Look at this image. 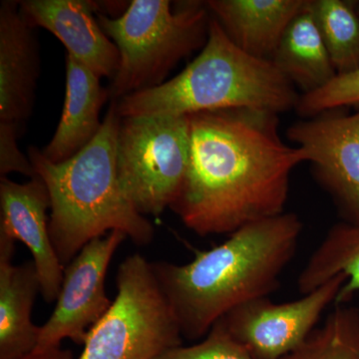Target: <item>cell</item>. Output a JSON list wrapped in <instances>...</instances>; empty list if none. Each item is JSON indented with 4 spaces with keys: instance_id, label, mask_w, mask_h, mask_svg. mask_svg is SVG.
Here are the masks:
<instances>
[{
    "instance_id": "6da1fadb",
    "label": "cell",
    "mask_w": 359,
    "mask_h": 359,
    "mask_svg": "<svg viewBox=\"0 0 359 359\" xmlns=\"http://www.w3.org/2000/svg\"><path fill=\"white\" fill-rule=\"evenodd\" d=\"M187 119L188 172L170 210L189 230L200 237L231 235L285 212L290 174L308 154L283 141L278 114L233 108Z\"/></svg>"
},
{
    "instance_id": "7a4b0ae2",
    "label": "cell",
    "mask_w": 359,
    "mask_h": 359,
    "mask_svg": "<svg viewBox=\"0 0 359 359\" xmlns=\"http://www.w3.org/2000/svg\"><path fill=\"white\" fill-rule=\"evenodd\" d=\"M302 231L294 212L250 223L186 264L152 263L187 339L198 340L231 309L269 297L294 259Z\"/></svg>"
},
{
    "instance_id": "3957f363",
    "label": "cell",
    "mask_w": 359,
    "mask_h": 359,
    "mask_svg": "<svg viewBox=\"0 0 359 359\" xmlns=\"http://www.w3.org/2000/svg\"><path fill=\"white\" fill-rule=\"evenodd\" d=\"M121 120L117 101H111L95 138L62 163L47 160L39 147L28 148L35 173L50 196L49 233L65 268L85 245L110 231H122L141 247L155 237L154 226L129 202L118 178L116 148Z\"/></svg>"
},
{
    "instance_id": "277c9868",
    "label": "cell",
    "mask_w": 359,
    "mask_h": 359,
    "mask_svg": "<svg viewBox=\"0 0 359 359\" xmlns=\"http://www.w3.org/2000/svg\"><path fill=\"white\" fill-rule=\"evenodd\" d=\"M299 96L273 61L241 50L212 15L209 39L199 55L159 86L123 97L117 110L121 118L184 117L233 108L278 115L295 109Z\"/></svg>"
},
{
    "instance_id": "5b68a950",
    "label": "cell",
    "mask_w": 359,
    "mask_h": 359,
    "mask_svg": "<svg viewBox=\"0 0 359 359\" xmlns=\"http://www.w3.org/2000/svg\"><path fill=\"white\" fill-rule=\"evenodd\" d=\"M97 20L120 52L111 80L110 101L154 88L209 39L212 13L205 1L133 0L119 18L96 13Z\"/></svg>"
},
{
    "instance_id": "8992f818",
    "label": "cell",
    "mask_w": 359,
    "mask_h": 359,
    "mask_svg": "<svg viewBox=\"0 0 359 359\" xmlns=\"http://www.w3.org/2000/svg\"><path fill=\"white\" fill-rule=\"evenodd\" d=\"M117 295L90 330L79 359H156L183 344V335L152 263L134 254L120 264Z\"/></svg>"
},
{
    "instance_id": "52a82bcc",
    "label": "cell",
    "mask_w": 359,
    "mask_h": 359,
    "mask_svg": "<svg viewBox=\"0 0 359 359\" xmlns=\"http://www.w3.org/2000/svg\"><path fill=\"white\" fill-rule=\"evenodd\" d=\"M190 158L187 116L122 118L117 137L118 178L142 216L158 217L178 199Z\"/></svg>"
},
{
    "instance_id": "ba28073f",
    "label": "cell",
    "mask_w": 359,
    "mask_h": 359,
    "mask_svg": "<svg viewBox=\"0 0 359 359\" xmlns=\"http://www.w3.org/2000/svg\"><path fill=\"white\" fill-rule=\"evenodd\" d=\"M346 282V276L340 273L301 299L285 304H273L269 297L254 299L218 321L252 358L283 359L308 339Z\"/></svg>"
},
{
    "instance_id": "9c48e42d",
    "label": "cell",
    "mask_w": 359,
    "mask_h": 359,
    "mask_svg": "<svg viewBox=\"0 0 359 359\" xmlns=\"http://www.w3.org/2000/svg\"><path fill=\"white\" fill-rule=\"evenodd\" d=\"M126 238L122 231H110L85 245L65 266L55 309L40 327L34 351L57 348L66 339L78 346L85 344L91 328L112 306L105 290L106 273L116 250Z\"/></svg>"
},
{
    "instance_id": "30bf717a",
    "label": "cell",
    "mask_w": 359,
    "mask_h": 359,
    "mask_svg": "<svg viewBox=\"0 0 359 359\" xmlns=\"http://www.w3.org/2000/svg\"><path fill=\"white\" fill-rule=\"evenodd\" d=\"M287 135L306 151L314 179L342 222L359 224V110L325 111L290 125Z\"/></svg>"
},
{
    "instance_id": "8fae6325",
    "label": "cell",
    "mask_w": 359,
    "mask_h": 359,
    "mask_svg": "<svg viewBox=\"0 0 359 359\" xmlns=\"http://www.w3.org/2000/svg\"><path fill=\"white\" fill-rule=\"evenodd\" d=\"M48 210L50 196L39 177L23 184L0 178V235L20 241L29 249L42 297L51 304L57 301L65 268L52 245Z\"/></svg>"
},
{
    "instance_id": "7c38bea8",
    "label": "cell",
    "mask_w": 359,
    "mask_h": 359,
    "mask_svg": "<svg viewBox=\"0 0 359 359\" xmlns=\"http://www.w3.org/2000/svg\"><path fill=\"white\" fill-rule=\"evenodd\" d=\"M97 11V1L91 0L20 1V13L28 25L44 28L97 76L112 80L121 58L118 47L99 25Z\"/></svg>"
},
{
    "instance_id": "4fadbf2b",
    "label": "cell",
    "mask_w": 359,
    "mask_h": 359,
    "mask_svg": "<svg viewBox=\"0 0 359 359\" xmlns=\"http://www.w3.org/2000/svg\"><path fill=\"white\" fill-rule=\"evenodd\" d=\"M40 74L34 28L20 13V1L0 4V122L21 132L32 116Z\"/></svg>"
},
{
    "instance_id": "5bb4252c",
    "label": "cell",
    "mask_w": 359,
    "mask_h": 359,
    "mask_svg": "<svg viewBox=\"0 0 359 359\" xmlns=\"http://www.w3.org/2000/svg\"><path fill=\"white\" fill-rule=\"evenodd\" d=\"M15 241L0 235V359H20L39 344L40 327L32 323L37 294H41L33 261L14 264Z\"/></svg>"
},
{
    "instance_id": "9a60e30c",
    "label": "cell",
    "mask_w": 359,
    "mask_h": 359,
    "mask_svg": "<svg viewBox=\"0 0 359 359\" xmlns=\"http://www.w3.org/2000/svg\"><path fill=\"white\" fill-rule=\"evenodd\" d=\"M100 79L66 53L65 105L55 133L41 150L47 160L56 164L70 159L100 131L101 109L110 100L108 88H104Z\"/></svg>"
},
{
    "instance_id": "2e32d148",
    "label": "cell",
    "mask_w": 359,
    "mask_h": 359,
    "mask_svg": "<svg viewBox=\"0 0 359 359\" xmlns=\"http://www.w3.org/2000/svg\"><path fill=\"white\" fill-rule=\"evenodd\" d=\"M207 6L236 46L271 60L285 30L308 0H209Z\"/></svg>"
},
{
    "instance_id": "e0dca14e",
    "label": "cell",
    "mask_w": 359,
    "mask_h": 359,
    "mask_svg": "<svg viewBox=\"0 0 359 359\" xmlns=\"http://www.w3.org/2000/svg\"><path fill=\"white\" fill-rule=\"evenodd\" d=\"M271 61L294 86L302 90V94L318 91L337 76L309 9V0L285 30Z\"/></svg>"
},
{
    "instance_id": "ac0fdd59",
    "label": "cell",
    "mask_w": 359,
    "mask_h": 359,
    "mask_svg": "<svg viewBox=\"0 0 359 359\" xmlns=\"http://www.w3.org/2000/svg\"><path fill=\"white\" fill-rule=\"evenodd\" d=\"M344 273L347 282L335 306L347 304L359 292V224L340 222L328 231L297 278V289L308 294L323 283Z\"/></svg>"
},
{
    "instance_id": "d6986e66",
    "label": "cell",
    "mask_w": 359,
    "mask_h": 359,
    "mask_svg": "<svg viewBox=\"0 0 359 359\" xmlns=\"http://www.w3.org/2000/svg\"><path fill=\"white\" fill-rule=\"evenodd\" d=\"M309 9L337 75L359 70V15L355 1L309 0Z\"/></svg>"
},
{
    "instance_id": "ffe728a7",
    "label": "cell",
    "mask_w": 359,
    "mask_h": 359,
    "mask_svg": "<svg viewBox=\"0 0 359 359\" xmlns=\"http://www.w3.org/2000/svg\"><path fill=\"white\" fill-rule=\"evenodd\" d=\"M283 359H359V309L335 306L323 325Z\"/></svg>"
},
{
    "instance_id": "44dd1931",
    "label": "cell",
    "mask_w": 359,
    "mask_h": 359,
    "mask_svg": "<svg viewBox=\"0 0 359 359\" xmlns=\"http://www.w3.org/2000/svg\"><path fill=\"white\" fill-rule=\"evenodd\" d=\"M347 106L359 107V70L337 75L318 91L302 94L295 110L302 119H309L325 111L344 109Z\"/></svg>"
},
{
    "instance_id": "7402d4cb",
    "label": "cell",
    "mask_w": 359,
    "mask_h": 359,
    "mask_svg": "<svg viewBox=\"0 0 359 359\" xmlns=\"http://www.w3.org/2000/svg\"><path fill=\"white\" fill-rule=\"evenodd\" d=\"M156 359H254L244 346L217 321L209 334L198 344L178 346Z\"/></svg>"
},
{
    "instance_id": "603a6c76",
    "label": "cell",
    "mask_w": 359,
    "mask_h": 359,
    "mask_svg": "<svg viewBox=\"0 0 359 359\" xmlns=\"http://www.w3.org/2000/svg\"><path fill=\"white\" fill-rule=\"evenodd\" d=\"M20 129L8 123L0 122V178L11 173H20L29 179L36 178L28 156L18 149Z\"/></svg>"
},
{
    "instance_id": "cb8c5ba5",
    "label": "cell",
    "mask_w": 359,
    "mask_h": 359,
    "mask_svg": "<svg viewBox=\"0 0 359 359\" xmlns=\"http://www.w3.org/2000/svg\"><path fill=\"white\" fill-rule=\"evenodd\" d=\"M20 359H74V356L69 349H63L60 346L49 351H33Z\"/></svg>"
},
{
    "instance_id": "d4e9b609",
    "label": "cell",
    "mask_w": 359,
    "mask_h": 359,
    "mask_svg": "<svg viewBox=\"0 0 359 359\" xmlns=\"http://www.w3.org/2000/svg\"><path fill=\"white\" fill-rule=\"evenodd\" d=\"M356 11H358V13L359 15V1L356 2Z\"/></svg>"
}]
</instances>
